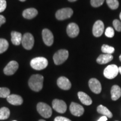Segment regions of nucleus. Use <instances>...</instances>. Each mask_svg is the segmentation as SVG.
I'll return each mask as SVG.
<instances>
[{"instance_id":"c9c22d12","label":"nucleus","mask_w":121,"mask_h":121,"mask_svg":"<svg viewBox=\"0 0 121 121\" xmlns=\"http://www.w3.org/2000/svg\"><path fill=\"white\" fill-rule=\"evenodd\" d=\"M69 2H75V1H77V0H68Z\"/></svg>"},{"instance_id":"72a5a7b5","label":"nucleus","mask_w":121,"mask_h":121,"mask_svg":"<svg viewBox=\"0 0 121 121\" xmlns=\"http://www.w3.org/2000/svg\"><path fill=\"white\" fill-rule=\"evenodd\" d=\"M107 117L106 116H102V117H100L98 119V121H107Z\"/></svg>"},{"instance_id":"b1692460","label":"nucleus","mask_w":121,"mask_h":121,"mask_svg":"<svg viewBox=\"0 0 121 121\" xmlns=\"http://www.w3.org/2000/svg\"><path fill=\"white\" fill-rule=\"evenodd\" d=\"M9 48V43L6 39L0 38V54L7 51Z\"/></svg>"},{"instance_id":"4c0bfd02","label":"nucleus","mask_w":121,"mask_h":121,"mask_svg":"<svg viewBox=\"0 0 121 121\" xmlns=\"http://www.w3.org/2000/svg\"><path fill=\"white\" fill-rule=\"evenodd\" d=\"M19 1H22V2H24V1H26V0H19Z\"/></svg>"},{"instance_id":"a19ab883","label":"nucleus","mask_w":121,"mask_h":121,"mask_svg":"<svg viewBox=\"0 0 121 121\" xmlns=\"http://www.w3.org/2000/svg\"></svg>"},{"instance_id":"dca6fc26","label":"nucleus","mask_w":121,"mask_h":121,"mask_svg":"<svg viewBox=\"0 0 121 121\" xmlns=\"http://www.w3.org/2000/svg\"><path fill=\"white\" fill-rule=\"evenodd\" d=\"M7 101L13 105H20L23 103V99L20 95L16 94L10 95L7 98Z\"/></svg>"},{"instance_id":"4468645a","label":"nucleus","mask_w":121,"mask_h":121,"mask_svg":"<svg viewBox=\"0 0 121 121\" xmlns=\"http://www.w3.org/2000/svg\"><path fill=\"white\" fill-rule=\"evenodd\" d=\"M67 33L71 38H75L78 35L80 32L79 27L76 23L72 22L69 24L67 27Z\"/></svg>"},{"instance_id":"473e14b6","label":"nucleus","mask_w":121,"mask_h":121,"mask_svg":"<svg viewBox=\"0 0 121 121\" xmlns=\"http://www.w3.org/2000/svg\"><path fill=\"white\" fill-rule=\"evenodd\" d=\"M6 22V19L2 15H0V27Z\"/></svg>"},{"instance_id":"9b49d317","label":"nucleus","mask_w":121,"mask_h":121,"mask_svg":"<svg viewBox=\"0 0 121 121\" xmlns=\"http://www.w3.org/2000/svg\"><path fill=\"white\" fill-rule=\"evenodd\" d=\"M89 86L90 90L95 94H100L102 91V85L99 80L95 78H92L89 80Z\"/></svg>"},{"instance_id":"2eb2a0df","label":"nucleus","mask_w":121,"mask_h":121,"mask_svg":"<svg viewBox=\"0 0 121 121\" xmlns=\"http://www.w3.org/2000/svg\"><path fill=\"white\" fill-rule=\"evenodd\" d=\"M57 85L58 87L65 90H68L71 87V83L67 78L61 76L57 80Z\"/></svg>"},{"instance_id":"f3484780","label":"nucleus","mask_w":121,"mask_h":121,"mask_svg":"<svg viewBox=\"0 0 121 121\" xmlns=\"http://www.w3.org/2000/svg\"><path fill=\"white\" fill-rule=\"evenodd\" d=\"M80 100L83 104L86 105H90L92 104L93 101L88 95L82 91H79L78 94Z\"/></svg>"},{"instance_id":"a878e982","label":"nucleus","mask_w":121,"mask_h":121,"mask_svg":"<svg viewBox=\"0 0 121 121\" xmlns=\"http://www.w3.org/2000/svg\"><path fill=\"white\" fill-rule=\"evenodd\" d=\"M109 7L112 10H116L119 7V2L118 0H106Z\"/></svg>"},{"instance_id":"7ed1b4c3","label":"nucleus","mask_w":121,"mask_h":121,"mask_svg":"<svg viewBox=\"0 0 121 121\" xmlns=\"http://www.w3.org/2000/svg\"><path fill=\"white\" fill-rule=\"evenodd\" d=\"M37 111L40 115L45 118L51 117L52 114V110L51 107L48 104L43 102H40L37 104Z\"/></svg>"},{"instance_id":"c756f323","label":"nucleus","mask_w":121,"mask_h":121,"mask_svg":"<svg viewBox=\"0 0 121 121\" xmlns=\"http://www.w3.org/2000/svg\"><path fill=\"white\" fill-rule=\"evenodd\" d=\"M113 25L116 31L121 32V22L119 20H114L113 22Z\"/></svg>"},{"instance_id":"39448f33","label":"nucleus","mask_w":121,"mask_h":121,"mask_svg":"<svg viewBox=\"0 0 121 121\" xmlns=\"http://www.w3.org/2000/svg\"><path fill=\"white\" fill-rule=\"evenodd\" d=\"M119 73L118 67L116 65H110L104 70V76L108 79H113Z\"/></svg>"},{"instance_id":"412c9836","label":"nucleus","mask_w":121,"mask_h":121,"mask_svg":"<svg viewBox=\"0 0 121 121\" xmlns=\"http://www.w3.org/2000/svg\"><path fill=\"white\" fill-rule=\"evenodd\" d=\"M22 36L20 33L17 31H12L11 32V42L13 44L19 45L22 42Z\"/></svg>"},{"instance_id":"c85d7f7f","label":"nucleus","mask_w":121,"mask_h":121,"mask_svg":"<svg viewBox=\"0 0 121 121\" xmlns=\"http://www.w3.org/2000/svg\"><path fill=\"white\" fill-rule=\"evenodd\" d=\"M105 0H91V5L94 7H98L102 6Z\"/></svg>"},{"instance_id":"5701e85b","label":"nucleus","mask_w":121,"mask_h":121,"mask_svg":"<svg viewBox=\"0 0 121 121\" xmlns=\"http://www.w3.org/2000/svg\"><path fill=\"white\" fill-rule=\"evenodd\" d=\"M10 115V111L6 107H2L0 109V120H4L9 118Z\"/></svg>"},{"instance_id":"1a4fd4ad","label":"nucleus","mask_w":121,"mask_h":121,"mask_svg":"<svg viewBox=\"0 0 121 121\" xmlns=\"http://www.w3.org/2000/svg\"><path fill=\"white\" fill-rule=\"evenodd\" d=\"M19 68V64L15 60H11L7 64L4 69V72L6 75H13Z\"/></svg>"},{"instance_id":"ddd939ff","label":"nucleus","mask_w":121,"mask_h":121,"mask_svg":"<svg viewBox=\"0 0 121 121\" xmlns=\"http://www.w3.org/2000/svg\"><path fill=\"white\" fill-rule=\"evenodd\" d=\"M42 38H43V42L48 46H51L53 43V35L48 29H44L43 30V31H42Z\"/></svg>"},{"instance_id":"20e7f679","label":"nucleus","mask_w":121,"mask_h":121,"mask_svg":"<svg viewBox=\"0 0 121 121\" xmlns=\"http://www.w3.org/2000/svg\"><path fill=\"white\" fill-rule=\"evenodd\" d=\"M69 57V52L66 49H60L53 56L54 62L56 65H60L65 62Z\"/></svg>"},{"instance_id":"a211bd4d","label":"nucleus","mask_w":121,"mask_h":121,"mask_svg":"<svg viewBox=\"0 0 121 121\" xmlns=\"http://www.w3.org/2000/svg\"><path fill=\"white\" fill-rule=\"evenodd\" d=\"M111 98L113 100L116 101L119 99L121 96V89L117 85H113L111 88Z\"/></svg>"},{"instance_id":"2f4dec72","label":"nucleus","mask_w":121,"mask_h":121,"mask_svg":"<svg viewBox=\"0 0 121 121\" xmlns=\"http://www.w3.org/2000/svg\"><path fill=\"white\" fill-rule=\"evenodd\" d=\"M54 121H71L70 119L67 118L61 117V116H59L55 118Z\"/></svg>"},{"instance_id":"aec40b11","label":"nucleus","mask_w":121,"mask_h":121,"mask_svg":"<svg viewBox=\"0 0 121 121\" xmlns=\"http://www.w3.org/2000/svg\"><path fill=\"white\" fill-rule=\"evenodd\" d=\"M38 15V11L34 8H29L25 10L22 13V16L27 19H31Z\"/></svg>"},{"instance_id":"6e6552de","label":"nucleus","mask_w":121,"mask_h":121,"mask_svg":"<svg viewBox=\"0 0 121 121\" xmlns=\"http://www.w3.org/2000/svg\"><path fill=\"white\" fill-rule=\"evenodd\" d=\"M52 107L56 111L60 113H64L67 110V105L62 100L54 99L52 102Z\"/></svg>"},{"instance_id":"423d86ee","label":"nucleus","mask_w":121,"mask_h":121,"mask_svg":"<svg viewBox=\"0 0 121 121\" xmlns=\"http://www.w3.org/2000/svg\"><path fill=\"white\" fill-rule=\"evenodd\" d=\"M73 13V10L71 8L61 9L56 12V17L58 20H63L71 17Z\"/></svg>"},{"instance_id":"9d476101","label":"nucleus","mask_w":121,"mask_h":121,"mask_svg":"<svg viewBox=\"0 0 121 121\" xmlns=\"http://www.w3.org/2000/svg\"><path fill=\"white\" fill-rule=\"evenodd\" d=\"M69 110L72 115L77 117H80L84 113V107L82 105L74 102H72L69 106Z\"/></svg>"},{"instance_id":"f704fd0d","label":"nucleus","mask_w":121,"mask_h":121,"mask_svg":"<svg viewBox=\"0 0 121 121\" xmlns=\"http://www.w3.org/2000/svg\"><path fill=\"white\" fill-rule=\"evenodd\" d=\"M118 70H119V73H120L121 75V67H118Z\"/></svg>"},{"instance_id":"0eeeda50","label":"nucleus","mask_w":121,"mask_h":121,"mask_svg":"<svg viewBox=\"0 0 121 121\" xmlns=\"http://www.w3.org/2000/svg\"><path fill=\"white\" fill-rule=\"evenodd\" d=\"M22 45L23 47L27 50L32 49L34 44V39L33 35L30 33H25L22 36Z\"/></svg>"},{"instance_id":"bb28decb","label":"nucleus","mask_w":121,"mask_h":121,"mask_svg":"<svg viewBox=\"0 0 121 121\" xmlns=\"http://www.w3.org/2000/svg\"><path fill=\"white\" fill-rule=\"evenodd\" d=\"M10 95V90L7 87H0V98H7Z\"/></svg>"},{"instance_id":"6ab92c4d","label":"nucleus","mask_w":121,"mask_h":121,"mask_svg":"<svg viewBox=\"0 0 121 121\" xmlns=\"http://www.w3.org/2000/svg\"><path fill=\"white\" fill-rule=\"evenodd\" d=\"M113 59V56L112 54H100L98 58L96 59V62L98 63L100 65H104L109 62Z\"/></svg>"},{"instance_id":"f257e3e1","label":"nucleus","mask_w":121,"mask_h":121,"mask_svg":"<svg viewBox=\"0 0 121 121\" xmlns=\"http://www.w3.org/2000/svg\"><path fill=\"white\" fill-rule=\"evenodd\" d=\"M43 76L39 74L33 75L29 80V86L31 90L38 92L40 91L43 86Z\"/></svg>"},{"instance_id":"ea45409f","label":"nucleus","mask_w":121,"mask_h":121,"mask_svg":"<svg viewBox=\"0 0 121 121\" xmlns=\"http://www.w3.org/2000/svg\"><path fill=\"white\" fill-rule=\"evenodd\" d=\"M38 121H45L44 120H43V119H40V120Z\"/></svg>"},{"instance_id":"58836bf2","label":"nucleus","mask_w":121,"mask_h":121,"mask_svg":"<svg viewBox=\"0 0 121 121\" xmlns=\"http://www.w3.org/2000/svg\"><path fill=\"white\" fill-rule=\"evenodd\" d=\"M119 60H120L121 61V54L120 55V56H119Z\"/></svg>"},{"instance_id":"f8f14e48","label":"nucleus","mask_w":121,"mask_h":121,"mask_svg":"<svg viewBox=\"0 0 121 121\" xmlns=\"http://www.w3.org/2000/svg\"><path fill=\"white\" fill-rule=\"evenodd\" d=\"M104 30L103 22L101 20H97L95 22L93 28V34L95 37H99L103 34Z\"/></svg>"},{"instance_id":"4be33fe9","label":"nucleus","mask_w":121,"mask_h":121,"mask_svg":"<svg viewBox=\"0 0 121 121\" xmlns=\"http://www.w3.org/2000/svg\"><path fill=\"white\" fill-rule=\"evenodd\" d=\"M97 112L100 114H102L107 118H112L113 114L111 112L107 107L103 105H100L97 107Z\"/></svg>"},{"instance_id":"79ce46f5","label":"nucleus","mask_w":121,"mask_h":121,"mask_svg":"<svg viewBox=\"0 0 121 121\" xmlns=\"http://www.w3.org/2000/svg\"></svg>"},{"instance_id":"393cba45","label":"nucleus","mask_w":121,"mask_h":121,"mask_svg":"<svg viewBox=\"0 0 121 121\" xmlns=\"http://www.w3.org/2000/svg\"><path fill=\"white\" fill-rule=\"evenodd\" d=\"M102 51L105 54H112L114 52L115 49L114 47L107 44H103L102 47Z\"/></svg>"},{"instance_id":"e433bc0d","label":"nucleus","mask_w":121,"mask_h":121,"mask_svg":"<svg viewBox=\"0 0 121 121\" xmlns=\"http://www.w3.org/2000/svg\"><path fill=\"white\" fill-rule=\"evenodd\" d=\"M119 18H120V19H121V12L120 14H119Z\"/></svg>"},{"instance_id":"cd10ccee","label":"nucleus","mask_w":121,"mask_h":121,"mask_svg":"<svg viewBox=\"0 0 121 121\" xmlns=\"http://www.w3.org/2000/svg\"><path fill=\"white\" fill-rule=\"evenodd\" d=\"M105 35L106 37L112 38L114 35V30L112 27H108L105 31Z\"/></svg>"},{"instance_id":"f03ea898","label":"nucleus","mask_w":121,"mask_h":121,"mask_svg":"<svg viewBox=\"0 0 121 121\" xmlns=\"http://www.w3.org/2000/svg\"><path fill=\"white\" fill-rule=\"evenodd\" d=\"M48 60L44 57H36L30 62V66L35 70H42L47 67Z\"/></svg>"},{"instance_id":"7c9ffc66","label":"nucleus","mask_w":121,"mask_h":121,"mask_svg":"<svg viewBox=\"0 0 121 121\" xmlns=\"http://www.w3.org/2000/svg\"><path fill=\"white\" fill-rule=\"evenodd\" d=\"M6 0H0V13H2L6 8Z\"/></svg>"}]
</instances>
